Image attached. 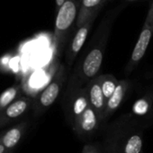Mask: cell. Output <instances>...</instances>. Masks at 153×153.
<instances>
[{
	"label": "cell",
	"mask_w": 153,
	"mask_h": 153,
	"mask_svg": "<svg viewBox=\"0 0 153 153\" xmlns=\"http://www.w3.org/2000/svg\"><path fill=\"white\" fill-rule=\"evenodd\" d=\"M89 107L86 86L71 91H65L62 99V108L65 119L72 128L78 118Z\"/></svg>",
	"instance_id": "5b68a950"
},
{
	"label": "cell",
	"mask_w": 153,
	"mask_h": 153,
	"mask_svg": "<svg viewBox=\"0 0 153 153\" xmlns=\"http://www.w3.org/2000/svg\"><path fill=\"white\" fill-rule=\"evenodd\" d=\"M131 84L132 81H130L129 79L119 80L118 85L115 92L106 101L105 112L102 118V124L107 122L111 118V117L119 109L120 106L125 99V96L131 87Z\"/></svg>",
	"instance_id": "9c48e42d"
},
{
	"label": "cell",
	"mask_w": 153,
	"mask_h": 153,
	"mask_svg": "<svg viewBox=\"0 0 153 153\" xmlns=\"http://www.w3.org/2000/svg\"><path fill=\"white\" fill-rule=\"evenodd\" d=\"M96 17H92L88 20L85 24L80 26L77 29V31L74 34V37L72 38L71 41L68 45L66 48V56H65V62L66 65L69 68L74 65L76 59L78 56V54L83 49V47L87 39V37L89 35V31L93 26V23L96 20Z\"/></svg>",
	"instance_id": "ba28073f"
},
{
	"label": "cell",
	"mask_w": 153,
	"mask_h": 153,
	"mask_svg": "<svg viewBox=\"0 0 153 153\" xmlns=\"http://www.w3.org/2000/svg\"><path fill=\"white\" fill-rule=\"evenodd\" d=\"M147 124L131 112L107 124L100 143L103 153H143Z\"/></svg>",
	"instance_id": "7a4b0ae2"
},
{
	"label": "cell",
	"mask_w": 153,
	"mask_h": 153,
	"mask_svg": "<svg viewBox=\"0 0 153 153\" xmlns=\"http://www.w3.org/2000/svg\"><path fill=\"white\" fill-rule=\"evenodd\" d=\"M86 89L87 92L89 106L96 110V112L98 114L102 121L106 105V100L105 99V96L101 88L100 74L96 76V78H94L93 80H91L86 85Z\"/></svg>",
	"instance_id": "30bf717a"
},
{
	"label": "cell",
	"mask_w": 153,
	"mask_h": 153,
	"mask_svg": "<svg viewBox=\"0 0 153 153\" xmlns=\"http://www.w3.org/2000/svg\"><path fill=\"white\" fill-rule=\"evenodd\" d=\"M100 80H101V88H102L105 99L107 101V100L115 92L118 85L119 80H117L115 76L110 74H100Z\"/></svg>",
	"instance_id": "9a60e30c"
},
{
	"label": "cell",
	"mask_w": 153,
	"mask_h": 153,
	"mask_svg": "<svg viewBox=\"0 0 153 153\" xmlns=\"http://www.w3.org/2000/svg\"><path fill=\"white\" fill-rule=\"evenodd\" d=\"M81 153H103L99 142L87 143L85 144Z\"/></svg>",
	"instance_id": "e0dca14e"
},
{
	"label": "cell",
	"mask_w": 153,
	"mask_h": 153,
	"mask_svg": "<svg viewBox=\"0 0 153 153\" xmlns=\"http://www.w3.org/2000/svg\"><path fill=\"white\" fill-rule=\"evenodd\" d=\"M105 0H80L76 28H79L99 13Z\"/></svg>",
	"instance_id": "4fadbf2b"
},
{
	"label": "cell",
	"mask_w": 153,
	"mask_h": 153,
	"mask_svg": "<svg viewBox=\"0 0 153 153\" xmlns=\"http://www.w3.org/2000/svg\"><path fill=\"white\" fill-rule=\"evenodd\" d=\"M153 36V5L151 4L145 22L143 23L142 29L141 30L140 36L136 41V44L133 48V50L132 52L131 57L126 65L124 73L126 75L131 74V73L133 72V70L137 67V65L140 64L142 59L146 54V51L148 49V47L151 43V38Z\"/></svg>",
	"instance_id": "8992f818"
},
{
	"label": "cell",
	"mask_w": 153,
	"mask_h": 153,
	"mask_svg": "<svg viewBox=\"0 0 153 153\" xmlns=\"http://www.w3.org/2000/svg\"><path fill=\"white\" fill-rule=\"evenodd\" d=\"M66 0H55V3H56V6H57V10L65 3Z\"/></svg>",
	"instance_id": "ac0fdd59"
},
{
	"label": "cell",
	"mask_w": 153,
	"mask_h": 153,
	"mask_svg": "<svg viewBox=\"0 0 153 153\" xmlns=\"http://www.w3.org/2000/svg\"><path fill=\"white\" fill-rule=\"evenodd\" d=\"M100 125H102L101 118L96 110L89 106L78 118L71 129L79 140L87 142L95 135Z\"/></svg>",
	"instance_id": "52a82bcc"
},
{
	"label": "cell",
	"mask_w": 153,
	"mask_h": 153,
	"mask_svg": "<svg viewBox=\"0 0 153 153\" xmlns=\"http://www.w3.org/2000/svg\"><path fill=\"white\" fill-rule=\"evenodd\" d=\"M20 92V86H12L4 91L0 95V112L13 103Z\"/></svg>",
	"instance_id": "2e32d148"
},
{
	"label": "cell",
	"mask_w": 153,
	"mask_h": 153,
	"mask_svg": "<svg viewBox=\"0 0 153 153\" xmlns=\"http://www.w3.org/2000/svg\"><path fill=\"white\" fill-rule=\"evenodd\" d=\"M6 149H5V147L4 146V144L1 143V141H0V153H5L6 152Z\"/></svg>",
	"instance_id": "d6986e66"
},
{
	"label": "cell",
	"mask_w": 153,
	"mask_h": 153,
	"mask_svg": "<svg viewBox=\"0 0 153 153\" xmlns=\"http://www.w3.org/2000/svg\"><path fill=\"white\" fill-rule=\"evenodd\" d=\"M78 9L79 5L78 4V0H66L57 10L53 33V45L55 53L59 57L63 53L72 27L77 23Z\"/></svg>",
	"instance_id": "3957f363"
},
{
	"label": "cell",
	"mask_w": 153,
	"mask_h": 153,
	"mask_svg": "<svg viewBox=\"0 0 153 153\" xmlns=\"http://www.w3.org/2000/svg\"><path fill=\"white\" fill-rule=\"evenodd\" d=\"M113 20L114 16L108 15L107 18L101 22L87 48L82 49L83 52L75 62L73 69L69 74L65 91L83 88L91 80L99 75Z\"/></svg>",
	"instance_id": "6da1fadb"
},
{
	"label": "cell",
	"mask_w": 153,
	"mask_h": 153,
	"mask_svg": "<svg viewBox=\"0 0 153 153\" xmlns=\"http://www.w3.org/2000/svg\"><path fill=\"white\" fill-rule=\"evenodd\" d=\"M151 4H152V5H153V0H152V3H151Z\"/></svg>",
	"instance_id": "44dd1931"
},
{
	"label": "cell",
	"mask_w": 153,
	"mask_h": 153,
	"mask_svg": "<svg viewBox=\"0 0 153 153\" xmlns=\"http://www.w3.org/2000/svg\"><path fill=\"white\" fill-rule=\"evenodd\" d=\"M106 1H107V0H105V2H106Z\"/></svg>",
	"instance_id": "7402d4cb"
},
{
	"label": "cell",
	"mask_w": 153,
	"mask_h": 153,
	"mask_svg": "<svg viewBox=\"0 0 153 153\" xmlns=\"http://www.w3.org/2000/svg\"><path fill=\"white\" fill-rule=\"evenodd\" d=\"M126 1H128V2H133V1H138V0H126Z\"/></svg>",
	"instance_id": "ffe728a7"
},
{
	"label": "cell",
	"mask_w": 153,
	"mask_h": 153,
	"mask_svg": "<svg viewBox=\"0 0 153 153\" xmlns=\"http://www.w3.org/2000/svg\"><path fill=\"white\" fill-rule=\"evenodd\" d=\"M70 69L66 65H60L59 68L55 72L50 83L44 88V90L38 96L35 102V114L37 116L44 113L50 106L54 104L58 97L60 96L64 85L67 84Z\"/></svg>",
	"instance_id": "277c9868"
},
{
	"label": "cell",
	"mask_w": 153,
	"mask_h": 153,
	"mask_svg": "<svg viewBox=\"0 0 153 153\" xmlns=\"http://www.w3.org/2000/svg\"><path fill=\"white\" fill-rule=\"evenodd\" d=\"M141 121L150 126L153 122V90L135 101L131 112Z\"/></svg>",
	"instance_id": "8fae6325"
},
{
	"label": "cell",
	"mask_w": 153,
	"mask_h": 153,
	"mask_svg": "<svg viewBox=\"0 0 153 153\" xmlns=\"http://www.w3.org/2000/svg\"><path fill=\"white\" fill-rule=\"evenodd\" d=\"M32 101L29 98H20L15 100L2 112H0V126L21 117L27 111Z\"/></svg>",
	"instance_id": "7c38bea8"
},
{
	"label": "cell",
	"mask_w": 153,
	"mask_h": 153,
	"mask_svg": "<svg viewBox=\"0 0 153 153\" xmlns=\"http://www.w3.org/2000/svg\"><path fill=\"white\" fill-rule=\"evenodd\" d=\"M26 127V124L22 123L18 126L12 127L11 129L7 130L1 137L0 141L5 147L7 151H11L14 149L21 141L23 134L24 133Z\"/></svg>",
	"instance_id": "5bb4252c"
}]
</instances>
